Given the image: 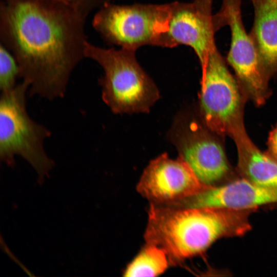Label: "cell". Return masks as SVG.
Segmentation results:
<instances>
[{
    "label": "cell",
    "instance_id": "1",
    "mask_svg": "<svg viewBox=\"0 0 277 277\" xmlns=\"http://www.w3.org/2000/svg\"><path fill=\"white\" fill-rule=\"evenodd\" d=\"M86 19L64 0H1L0 44L16 60L30 96H65L85 58Z\"/></svg>",
    "mask_w": 277,
    "mask_h": 277
},
{
    "label": "cell",
    "instance_id": "2",
    "mask_svg": "<svg viewBox=\"0 0 277 277\" xmlns=\"http://www.w3.org/2000/svg\"><path fill=\"white\" fill-rule=\"evenodd\" d=\"M247 210L172 208L152 205L145 238L175 260L201 253L217 240L241 236L250 229Z\"/></svg>",
    "mask_w": 277,
    "mask_h": 277
},
{
    "label": "cell",
    "instance_id": "3",
    "mask_svg": "<svg viewBox=\"0 0 277 277\" xmlns=\"http://www.w3.org/2000/svg\"><path fill=\"white\" fill-rule=\"evenodd\" d=\"M135 52L104 48L89 42L86 45L85 58L103 69L98 80L102 100L114 113H148L160 98L155 84L138 63Z\"/></svg>",
    "mask_w": 277,
    "mask_h": 277
},
{
    "label": "cell",
    "instance_id": "4",
    "mask_svg": "<svg viewBox=\"0 0 277 277\" xmlns=\"http://www.w3.org/2000/svg\"><path fill=\"white\" fill-rule=\"evenodd\" d=\"M29 85L23 81L13 88L1 92L0 99V159L9 166L16 155L27 161L40 178L53 166L44 147L51 135L46 127L35 121L27 109Z\"/></svg>",
    "mask_w": 277,
    "mask_h": 277
},
{
    "label": "cell",
    "instance_id": "5",
    "mask_svg": "<svg viewBox=\"0 0 277 277\" xmlns=\"http://www.w3.org/2000/svg\"><path fill=\"white\" fill-rule=\"evenodd\" d=\"M200 65L202 77L197 112L210 130L223 137H231L245 127L244 110L247 98L216 46Z\"/></svg>",
    "mask_w": 277,
    "mask_h": 277
},
{
    "label": "cell",
    "instance_id": "6",
    "mask_svg": "<svg viewBox=\"0 0 277 277\" xmlns=\"http://www.w3.org/2000/svg\"><path fill=\"white\" fill-rule=\"evenodd\" d=\"M169 5L110 3L93 16L94 29L109 45L136 51L145 45L160 46L167 29Z\"/></svg>",
    "mask_w": 277,
    "mask_h": 277
},
{
    "label": "cell",
    "instance_id": "7",
    "mask_svg": "<svg viewBox=\"0 0 277 277\" xmlns=\"http://www.w3.org/2000/svg\"><path fill=\"white\" fill-rule=\"evenodd\" d=\"M169 136L179 157L206 187H213L230 172L223 137L210 130L197 112L185 110L179 113Z\"/></svg>",
    "mask_w": 277,
    "mask_h": 277
},
{
    "label": "cell",
    "instance_id": "8",
    "mask_svg": "<svg viewBox=\"0 0 277 277\" xmlns=\"http://www.w3.org/2000/svg\"><path fill=\"white\" fill-rule=\"evenodd\" d=\"M242 0H222L219 11L213 14L216 32L228 26L231 34L227 61L247 99L254 105H264L270 95L267 76L254 44L243 22Z\"/></svg>",
    "mask_w": 277,
    "mask_h": 277
},
{
    "label": "cell",
    "instance_id": "9",
    "mask_svg": "<svg viewBox=\"0 0 277 277\" xmlns=\"http://www.w3.org/2000/svg\"><path fill=\"white\" fill-rule=\"evenodd\" d=\"M212 3L213 0H193L169 3L167 29L160 47L188 46L193 49L201 64L216 46Z\"/></svg>",
    "mask_w": 277,
    "mask_h": 277
},
{
    "label": "cell",
    "instance_id": "10",
    "mask_svg": "<svg viewBox=\"0 0 277 277\" xmlns=\"http://www.w3.org/2000/svg\"><path fill=\"white\" fill-rule=\"evenodd\" d=\"M208 188L181 158L172 159L165 153L150 162L137 186L143 195L157 202L191 198Z\"/></svg>",
    "mask_w": 277,
    "mask_h": 277
},
{
    "label": "cell",
    "instance_id": "11",
    "mask_svg": "<svg viewBox=\"0 0 277 277\" xmlns=\"http://www.w3.org/2000/svg\"><path fill=\"white\" fill-rule=\"evenodd\" d=\"M190 207L248 210L277 203V188L263 187L242 178L218 187H210L191 197Z\"/></svg>",
    "mask_w": 277,
    "mask_h": 277
},
{
    "label": "cell",
    "instance_id": "12",
    "mask_svg": "<svg viewBox=\"0 0 277 277\" xmlns=\"http://www.w3.org/2000/svg\"><path fill=\"white\" fill-rule=\"evenodd\" d=\"M254 21L249 33L269 78L277 74V0H250Z\"/></svg>",
    "mask_w": 277,
    "mask_h": 277
},
{
    "label": "cell",
    "instance_id": "13",
    "mask_svg": "<svg viewBox=\"0 0 277 277\" xmlns=\"http://www.w3.org/2000/svg\"><path fill=\"white\" fill-rule=\"evenodd\" d=\"M231 137L236 147L237 168L242 178L259 186L277 188V161L254 144L245 127Z\"/></svg>",
    "mask_w": 277,
    "mask_h": 277
},
{
    "label": "cell",
    "instance_id": "14",
    "mask_svg": "<svg viewBox=\"0 0 277 277\" xmlns=\"http://www.w3.org/2000/svg\"><path fill=\"white\" fill-rule=\"evenodd\" d=\"M168 255L160 247L148 244L128 265L125 276H155L168 266Z\"/></svg>",
    "mask_w": 277,
    "mask_h": 277
},
{
    "label": "cell",
    "instance_id": "15",
    "mask_svg": "<svg viewBox=\"0 0 277 277\" xmlns=\"http://www.w3.org/2000/svg\"><path fill=\"white\" fill-rule=\"evenodd\" d=\"M19 77V68L15 57L0 44V89L1 92L13 88Z\"/></svg>",
    "mask_w": 277,
    "mask_h": 277
},
{
    "label": "cell",
    "instance_id": "16",
    "mask_svg": "<svg viewBox=\"0 0 277 277\" xmlns=\"http://www.w3.org/2000/svg\"><path fill=\"white\" fill-rule=\"evenodd\" d=\"M84 17L94 10H98L111 0H64Z\"/></svg>",
    "mask_w": 277,
    "mask_h": 277
},
{
    "label": "cell",
    "instance_id": "17",
    "mask_svg": "<svg viewBox=\"0 0 277 277\" xmlns=\"http://www.w3.org/2000/svg\"><path fill=\"white\" fill-rule=\"evenodd\" d=\"M267 145L266 152L277 161V124L269 134Z\"/></svg>",
    "mask_w": 277,
    "mask_h": 277
}]
</instances>
